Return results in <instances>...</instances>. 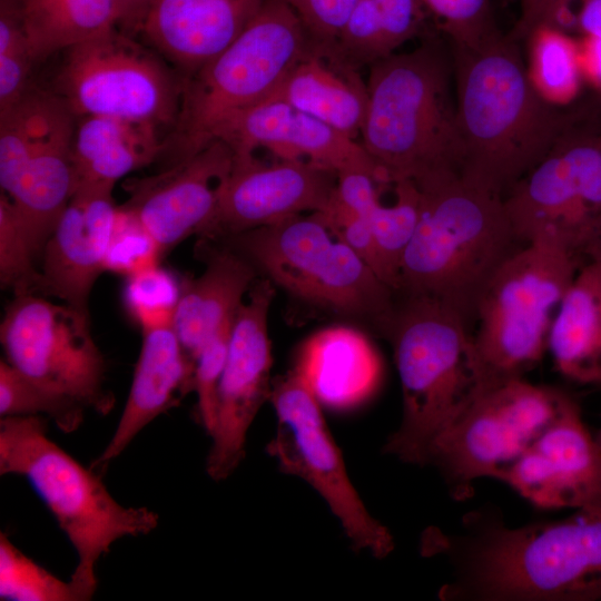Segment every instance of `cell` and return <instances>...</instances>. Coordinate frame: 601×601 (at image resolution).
Here are the masks:
<instances>
[{
  "mask_svg": "<svg viewBox=\"0 0 601 601\" xmlns=\"http://www.w3.org/2000/svg\"><path fill=\"white\" fill-rule=\"evenodd\" d=\"M178 295L179 285L158 266L128 277L125 299L145 331L171 325Z\"/></svg>",
  "mask_w": 601,
  "mask_h": 601,
  "instance_id": "obj_36",
  "label": "cell"
},
{
  "mask_svg": "<svg viewBox=\"0 0 601 601\" xmlns=\"http://www.w3.org/2000/svg\"><path fill=\"white\" fill-rule=\"evenodd\" d=\"M451 45L470 43L494 27L489 0H421Z\"/></svg>",
  "mask_w": 601,
  "mask_h": 601,
  "instance_id": "obj_39",
  "label": "cell"
},
{
  "mask_svg": "<svg viewBox=\"0 0 601 601\" xmlns=\"http://www.w3.org/2000/svg\"><path fill=\"white\" fill-rule=\"evenodd\" d=\"M88 410L24 376L4 358L0 361V417L40 415L65 433L75 432Z\"/></svg>",
  "mask_w": 601,
  "mask_h": 601,
  "instance_id": "obj_33",
  "label": "cell"
},
{
  "mask_svg": "<svg viewBox=\"0 0 601 601\" xmlns=\"http://www.w3.org/2000/svg\"><path fill=\"white\" fill-rule=\"evenodd\" d=\"M585 262L530 243L502 265L479 304L473 333L490 384L524 377L541 361L558 307Z\"/></svg>",
  "mask_w": 601,
  "mask_h": 601,
  "instance_id": "obj_10",
  "label": "cell"
},
{
  "mask_svg": "<svg viewBox=\"0 0 601 601\" xmlns=\"http://www.w3.org/2000/svg\"><path fill=\"white\" fill-rule=\"evenodd\" d=\"M196 256L205 269L179 285L171 323L194 364L207 342L231 327L245 294L257 279L256 267L221 242L199 238Z\"/></svg>",
  "mask_w": 601,
  "mask_h": 601,
  "instance_id": "obj_23",
  "label": "cell"
},
{
  "mask_svg": "<svg viewBox=\"0 0 601 601\" xmlns=\"http://www.w3.org/2000/svg\"><path fill=\"white\" fill-rule=\"evenodd\" d=\"M503 198L523 244L588 259L601 231V116L589 101L566 108L551 147Z\"/></svg>",
  "mask_w": 601,
  "mask_h": 601,
  "instance_id": "obj_8",
  "label": "cell"
},
{
  "mask_svg": "<svg viewBox=\"0 0 601 601\" xmlns=\"http://www.w3.org/2000/svg\"><path fill=\"white\" fill-rule=\"evenodd\" d=\"M426 16L421 0H359L335 49L356 68L370 67L416 37Z\"/></svg>",
  "mask_w": 601,
  "mask_h": 601,
  "instance_id": "obj_30",
  "label": "cell"
},
{
  "mask_svg": "<svg viewBox=\"0 0 601 601\" xmlns=\"http://www.w3.org/2000/svg\"><path fill=\"white\" fill-rule=\"evenodd\" d=\"M269 96L358 140L368 104L367 83L335 48L309 43Z\"/></svg>",
  "mask_w": 601,
  "mask_h": 601,
  "instance_id": "obj_25",
  "label": "cell"
},
{
  "mask_svg": "<svg viewBox=\"0 0 601 601\" xmlns=\"http://www.w3.org/2000/svg\"><path fill=\"white\" fill-rule=\"evenodd\" d=\"M215 139L236 156L265 148L278 159L305 161L336 175L367 173L387 185L358 140L270 96L228 119Z\"/></svg>",
  "mask_w": 601,
  "mask_h": 601,
  "instance_id": "obj_20",
  "label": "cell"
},
{
  "mask_svg": "<svg viewBox=\"0 0 601 601\" xmlns=\"http://www.w3.org/2000/svg\"><path fill=\"white\" fill-rule=\"evenodd\" d=\"M194 370L195 364L171 325L142 331V344L122 413L108 444L90 467L102 471L149 423L194 391Z\"/></svg>",
  "mask_w": 601,
  "mask_h": 601,
  "instance_id": "obj_24",
  "label": "cell"
},
{
  "mask_svg": "<svg viewBox=\"0 0 601 601\" xmlns=\"http://www.w3.org/2000/svg\"><path fill=\"white\" fill-rule=\"evenodd\" d=\"M548 351L566 378L601 384V262H585L566 289L551 325Z\"/></svg>",
  "mask_w": 601,
  "mask_h": 601,
  "instance_id": "obj_27",
  "label": "cell"
},
{
  "mask_svg": "<svg viewBox=\"0 0 601 601\" xmlns=\"http://www.w3.org/2000/svg\"><path fill=\"white\" fill-rule=\"evenodd\" d=\"M538 23L577 38L601 37V0H543L534 26Z\"/></svg>",
  "mask_w": 601,
  "mask_h": 601,
  "instance_id": "obj_42",
  "label": "cell"
},
{
  "mask_svg": "<svg viewBox=\"0 0 601 601\" xmlns=\"http://www.w3.org/2000/svg\"><path fill=\"white\" fill-rule=\"evenodd\" d=\"M0 474L26 477L55 516L77 553L70 581L82 601L93 598L97 564L111 545L127 536L147 535L159 523V515L148 508L118 503L100 474L48 436L45 416L0 418Z\"/></svg>",
  "mask_w": 601,
  "mask_h": 601,
  "instance_id": "obj_6",
  "label": "cell"
},
{
  "mask_svg": "<svg viewBox=\"0 0 601 601\" xmlns=\"http://www.w3.org/2000/svg\"><path fill=\"white\" fill-rule=\"evenodd\" d=\"M542 1L543 0H519L521 14L515 29L511 32L518 41H523L528 32L534 26Z\"/></svg>",
  "mask_w": 601,
  "mask_h": 601,
  "instance_id": "obj_45",
  "label": "cell"
},
{
  "mask_svg": "<svg viewBox=\"0 0 601 601\" xmlns=\"http://www.w3.org/2000/svg\"><path fill=\"white\" fill-rule=\"evenodd\" d=\"M368 68L359 142L386 184L461 175L452 57L427 42Z\"/></svg>",
  "mask_w": 601,
  "mask_h": 601,
  "instance_id": "obj_3",
  "label": "cell"
},
{
  "mask_svg": "<svg viewBox=\"0 0 601 601\" xmlns=\"http://www.w3.org/2000/svg\"><path fill=\"white\" fill-rule=\"evenodd\" d=\"M233 150L216 139L188 159L160 173L127 180L121 206L151 237L164 257L213 217L233 166Z\"/></svg>",
  "mask_w": 601,
  "mask_h": 601,
  "instance_id": "obj_19",
  "label": "cell"
},
{
  "mask_svg": "<svg viewBox=\"0 0 601 601\" xmlns=\"http://www.w3.org/2000/svg\"><path fill=\"white\" fill-rule=\"evenodd\" d=\"M398 372L403 415L384 453L411 464H426L435 439L490 384L473 333L443 303L404 296L383 332Z\"/></svg>",
  "mask_w": 601,
  "mask_h": 601,
  "instance_id": "obj_4",
  "label": "cell"
},
{
  "mask_svg": "<svg viewBox=\"0 0 601 601\" xmlns=\"http://www.w3.org/2000/svg\"><path fill=\"white\" fill-rule=\"evenodd\" d=\"M111 184H79L48 238L40 258L45 296L89 316V295L105 272L118 207Z\"/></svg>",
  "mask_w": 601,
  "mask_h": 601,
  "instance_id": "obj_21",
  "label": "cell"
},
{
  "mask_svg": "<svg viewBox=\"0 0 601 601\" xmlns=\"http://www.w3.org/2000/svg\"><path fill=\"white\" fill-rule=\"evenodd\" d=\"M159 248L141 226L121 207L118 215L105 270L130 277L159 266Z\"/></svg>",
  "mask_w": 601,
  "mask_h": 601,
  "instance_id": "obj_38",
  "label": "cell"
},
{
  "mask_svg": "<svg viewBox=\"0 0 601 601\" xmlns=\"http://www.w3.org/2000/svg\"><path fill=\"white\" fill-rule=\"evenodd\" d=\"M27 225L12 200L0 194V283L14 296H45V278Z\"/></svg>",
  "mask_w": 601,
  "mask_h": 601,
  "instance_id": "obj_34",
  "label": "cell"
},
{
  "mask_svg": "<svg viewBox=\"0 0 601 601\" xmlns=\"http://www.w3.org/2000/svg\"><path fill=\"white\" fill-rule=\"evenodd\" d=\"M58 96L75 116L176 122L183 83L117 28L65 50Z\"/></svg>",
  "mask_w": 601,
  "mask_h": 601,
  "instance_id": "obj_15",
  "label": "cell"
},
{
  "mask_svg": "<svg viewBox=\"0 0 601 601\" xmlns=\"http://www.w3.org/2000/svg\"><path fill=\"white\" fill-rule=\"evenodd\" d=\"M75 115L58 96L31 87L0 111V185L22 216L36 254L77 188Z\"/></svg>",
  "mask_w": 601,
  "mask_h": 601,
  "instance_id": "obj_11",
  "label": "cell"
},
{
  "mask_svg": "<svg viewBox=\"0 0 601 601\" xmlns=\"http://www.w3.org/2000/svg\"><path fill=\"white\" fill-rule=\"evenodd\" d=\"M589 101L601 116V92H595V95L589 99Z\"/></svg>",
  "mask_w": 601,
  "mask_h": 601,
  "instance_id": "obj_47",
  "label": "cell"
},
{
  "mask_svg": "<svg viewBox=\"0 0 601 601\" xmlns=\"http://www.w3.org/2000/svg\"><path fill=\"white\" fill-rule=\"evenodd\" d=\"M119 12V27L137 31L150 0H115Z\"/></svg>",
  "mask_w": 601,
  "mask_h": 601,
  "instance_id": "obj_44",
  "label": "cell"
},
{
  "mask_svg": "<svg viewBox=\"0 0 601 601\" xmlns=\"http://www.w3.org/2000/svg\"><path fill=\"white\" fill-rule=\"evenodd\" d=\"M460 550V549H459ZM456 552L461 577L446 590L494 601L601 599V511L519 528L487 524Z\"/></svg>",
  "mask_w": 601,
  "mask_h": 601,
  "instance_id": "obj_5",
  "label": "cell"
},
{
  "mask_svg": "<svg viewBox=\"0 0 601 601\" xmlns=\"http://www.w3.org/2000/svg\"><path fill=\"white\" fill-rule=\"evenodd\" d=\"M273 284L268 278H257L231 325L206 459V472L217 482L230 476L242 463L248 430L270 396L272 348L267 321L275 294Z\"/></svg>",
  "mask_w": 601,
  "mask_h": 601,
  "instance_id": "obj_16",
  "label": "cell"
},
{
  "mask_svg": "<svg viewBox=\"0 0 601 601\" xmlns=\"http://www.w3.org/2000/svg\"><path fill=\"white\" fill-rule=\"evenodd\" d=\"M20 23L36 62L119 27L115 0H0Z\"/></svg>",
  "mask_w": 601,
  "mask_h": 601,
  "instance_id": "obj_29",
  "label": "cell"
},
{
  "mask_svg": "<svg viewBox=\"0 0 601 601\" xmlns=\"http://www.w3.org/2000/svg\"><path fill=\"white\" fill-rule=\"evenodd\" d=\"M595 440L599 443V445L601 446V426H600V430H599V432H598V434L595 436Z\"/></svg>",
  "mask_w": 601,
  "mask_h": 601,
  "instance_id": "obj_48",
  "label": "cell"
},
{
  "mask_svg": "<svg viewBox=\"0 0 601 601\" xmlns=\"http://www.w3.org/2000/svg\"><path fill=\"white\" fill-rule=\"evenodd\" d=\"M579 45L584 83L601 92V37H580Z\"/></svg>",
  "mask_w": 601,
  "mask_h": 601,
  "instance_id": "obj_43",
  "label": "cell"
},
{
  "mask_svg": "<svg viewBox=\"0 0 601 601\" xmlns=\"http://www.w3.org/2000/svg\"><path fill=\"white\" fill-rule=\"evenodd\" d=\"M524 40L526 73L535 93L554 108L565 109L574 105L584 85L579 38L538 23Z\"/></svg>",
  "mask_w": 601,
  "mask_h": 601,
  "instance_id": "obj_31",
  "label": "cell"
},
{
  "mask_svg": "<svg viewBox=\"0 0 601 601\" xmlns=\"http://www.w3.org/2000/svg\"><path fill=\"white\" fill-rule=\"evenodd\" d=\"M4 359L37 384L99 415L115 406L107 363L90 333V316L42 295L14 296L0 324Z\"/></svg>",
  "mask_w": 601,
  "mask_h": 601,
  "instance_id": "obj_14",
  "label": "cell"
},
{
  "mask_svg": "<svg viewBox=\"0 0 601 601\" xmlns=\"http://www.w3.org/2000/svg\"><path fill=\"white\" fill-rule=\"evenodd\" d=\"M221 242L292 295L326 309L374 321L384 332L393 289L337 239L321 215H296Z\"/></svg>",
  "mask_w": 601,
  "mask_h": 601,
  "instance_id": "obj_9",
  "label": "cell"
},
{
  "mask_svg": "<svg viewBox=\"0 0 601 601\" xmlns=\"http://www.w3.org/2000/svg\"><path fill=\"white\" fill-rule=\"evenodd\" d=\"M570 397L524 377L491 384L435 439L426 464L440 470L455 497H464L475 480H500Z\"/></svg>",
  "mask_w": 601,
  "mask_h": 601,
  "instance_id": "obj_12",
  "label": "cell"
},
{
  "mask_svg": "<svg viewBox=\"0 0 601 601\" xmlns=\"http://www.w3.org/2000/svg\"><path fill=\"white\" fill-rule=\"evenodd\" d=\"M277 425L267 444L280 471L300 477L327 503L356 551L376 559L394 549L390 530L366 509L351 482L342 453L321 410V404L294 371L272 383Z\"/></svg>",
  "mask_w": 601,
  "mask_h": 601,
  "instance_id": "obj_13",
  "label": "cell"
},
{
  "mask_svg": "<svg viewBox=\"0 0 601 601\" xmlns=\"http://www.w3.org/2000/svg\"><path fill=\"white\" fill-rule=\"evenodd\" d=\"M308 47L292 8L266 0L225 50L183 81L167 167L200 151L228 119L267 98Z\"/></svg>",
  "mask_w": 601,
  "mask_h": 601,
  "instance_id": "obj_7",
  "label": "cell"
},
{
  "mask_svg": "<svg viewBox=\"0 0 601 601\" xmlns=\"http://www.w3.org/2000/svg\"><path fill=\"white\" fill-rule=\"evenodd\" d=\"M417 188L420 219L402 260L397 292L436 299L472 328L491 280L524 244L513 229L503 196L462 175Z\"/></svg>",
  "mask_w": 601,
  "mask_h": 601,
  "instance_id": "obj_2",
  "label": "cell"
},
{
  "mask_svg": "<svg viewBox=\"0 0 601 601\" xmlns=\"http://www.w3.org/2000/svg\"><path fill=\"white\" fill-rule=\"evenodd\" d=\"M0 599L14 601H82L70 581H65L21 552L0 534Z\"/></svg>",
  "mask_w": 601,
  "mask_h": 601,
  "instance_id": "obj_35",
  "label": "cell"
},
{
  "mask_svg": "<svg viewBox=\"0 0 601 601\" xmlns=\"http://www.w3.org/2000/svg\"><path fill=\"white\" fill-rule=\"evenodd\" d=\"M33 63L36 60L20 23L0 8V111L28 91Z\"/></svg>",
  "mask_w": 601,
  "mask_h": 601,
  "instance_id": "obj_37",
  "label": "cell"
},
{
  "mask_svg": "<svg viewBox=\"0 0 601 601\" xmlns=\"http://www.w3.org/2000/svg\"><path fill=\"white\" fill-rule=\"evenodd\" d=\"M158 126L114 117H81L72 140L79 184H111L154 162L165 150Z\"/></svg>",
  "mask_w": 601,
  "mask_h": 601,
  "instance_id": "obj_28",
  "label": "cell"
},
{
  "mask_svg": "<svg viewBox=\"0 0 601 601\" xmlns=\"http://www.w3.org/2000/svg\"><path fill=\"white\" fill-rule=\"evenodd\" d=\"M395 200L386 206L376 200L361 216L373 233L383 268L385 284L394 292L400 287L401 265L421 213V193L412 180L395 184Z\"/></svg>",
  "mask_w": 601,
  "mask_h": 601,
  "instance_id": "obj_32",
  "label": "cell"
},
{
  "mask_svg": "<svg viewBox=\"0 0 601 601\" xmlns=\"http://www.w3.org/2000/svg\"><path fill=\"white\" fill-rule=\"evenodd\" d=\"M500 481L539 508L601 511V446L572 397Z\"/></svg>",
  "mask_w": 601,
  "mask_h": 601,
  "instance_id": "obj_18",
  "label": "cell"
},
{
  "mask_svg": "<svg viewBox=\"0 0 601 601\" xmlns=\"http://www.w3.org/2000/svg\"><path fill=\"white\" fill-rule=\"evenodd\" d=\"M336 180V174L305 161L266 164L255 154L234 155L215 213L197 236L221 240L307 211H322Z\"/></svg>",
  "mask_w": 601,
  "mask_h": 601,
  "instance_id": "obj_17",
  "label": "cell"
},
{
  "mask_svg": "<svg viewBox=\"0 0 601 601\" xmlns=\"http://www.w3.org/2000/svg\"><path fill=\"white\" fill-rule=\"evenodd\" d=\"M299 19L309 43L336 48L359 0H284Z\"/></svg>",
  "mask_w": 601,
  "mask_h": 601,
  "instance_id": "obj_41",
  "label": "cell"
},
{
  "mask_svg": "<svg viewBox=\"0 0 601 601\" xmlns=\"http://www.w3.org/2000/svg\"><path fill=\"white\" fill-rule=\"evenodd\" d=\"M230 328L207 342L195 359L194 392L197 394L199 421L210 435L217 413L219 380L226 361Z\"/></svg>",
  "mask_w": 601,
  "mask_h": 601,
  "instance_id": "obj_40",
  "label": "cell"
},
{
  "mask_svg": "<svg viewBox=\"0 0 601 601\" xmlns=\"http://www.w3.org/2000/svg\"><path fill=\"white\" fill-rule=\"evenodd\" d=\"M266 0H150L138 27L187 77L225 50Z\"/></svg>",
  "mask_w": 601,
  "mask_h": 601,
  "instance_id": "obj_22",
  "label": "cell"
},
{
  "mask_svg": "<svg viewBox=\"0 0 601 601\" xmlns=\"http://www.w3.org/2000/svg\"><path fill=\"white\" fill-rule=\"evenodd\" d=\"M293 370L321 405L349 410L375 392L382 364L362 332L333 326L316 332L300 345Z\"/></svg>",
  "mask_w": 601,
  "mask_h": 601,
  "instance_id": "obj_26",
  "label": "cell"
},
{
  "mask_svg": "<svg viewBox=\"0 0 601 601\" xmlns=\"http://www.w3.org/2000/svg\"><path fill=\"white\" fill-rule=\"evenodd\" d=\"M519 42L494 26L451 45L461 175L503 197L544 156L566 116L533 90Z\"/></svg>",
  "mask_w": 601,
  "mask_h": 601,
  "instance_id": "obj_1",
  "label": "cell"
},
{
  "mask_svg": "<svg viewBox=\"0 0 601 601\" xmlns=\"http://www.w3.org/2000/svg\"><path fill=\"white\" fill-rule=\"evenodd\" d=\"M589 259H597L601 262V231L599 233L598 237L595 238L588 253V260Z\"/></svg>",
  "mask_w": 601,
  "mask_h": 601,
  "instance_id": "obj_46",
  "label": "cell"
}]
</instances>
